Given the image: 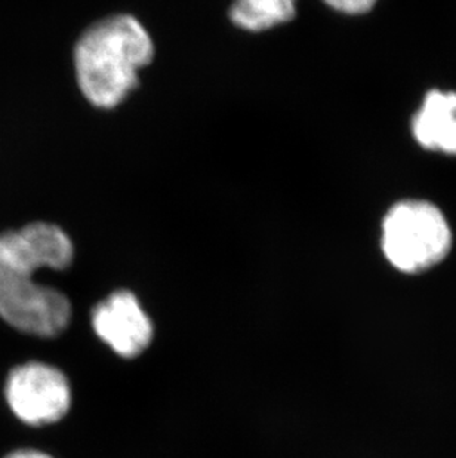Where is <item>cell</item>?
<instances>
[{
  "instance_id": "1",
  "label": "cell",
  "mask_w": 456,
  "mask_h": 458,
  "mask_svg": "<svg viewBox=\"0 0 456 458\" xmlns=\"http://www.w3.org/2000/svg\"><path fill=\"white\" fill-rule=\"evenodd\" d=\"M73 255V243L55 225L38 221L0 233V318L31 335H60L72 319V304L33 275L44 267L64 270Z\"/></svg>"
},
{
  "instance_id": "2",
  "label": "cell",
  "mask_w": 456,
  "mask_h": 458,
  "mask_svg": "<svg viewBox=\"0 0 456 458\" xmlns=\"http://www.w3.org/2000/svg\"><path fill=\"white\" fill-rule=\"evenodd\" d=\"M153 55L150 35L137 18H104L88 27L74 48L79 88L97 107H116L137 87L138 70Z\"/></svg>"
},
{
  "instance_id": "3",
  "label": "cell",
  "mask_w": 456,
  "mask_h": 458,
  "mask_svg": "<svg viewBox=\"0 0 456 458\" xmlns=\"http://www.w3.org/2000/svg\"><path fill=\"white\" fill-rule=\"evenodd\" d=\"M452 233L443 214L426 202H401L384 220V252L401 272L433 267L448 255Z\"/></svg>"
},
{
  "instance_id": "4",
  "label": "cell",
  "mask_w": 456,
  "mask_h": 458,
  "mask_svg": "<svg viewBox=\"0 0 456 458\" xmlns=\"http://www.w3.org/2000/svg\"><path fill=\"white\" fill-rule=\"evenodd\" d=\"M4 394L13 414L31 426L60 421L72 405L67 377L46 363L29 362L13 368Z\"/></svg>"
},
{
  "instance_id": "5",
  "label": "cell",
  "mask_w": 456,
  "mask_h": 458,
  "mask_svg": "<svg viewBox=\"0 0 456 458\" xmlns=\"http://www.w3.org/2000/svg\"><path fill=\"white\" fill-rule=\"evenodd\" d=\"M97 335L122 358L141 355L153 340V324L131 291L119 290L92 310Z\"/></svg>"
},
{
  "instance_id": "6",
  "label": "cell",
  "mask_w": 456,
  "mask_h": 458,
  "mask_svg": "<svg viewBox=\"0 0 456 458\" xmlns=\"http://www.w3.org/2000/svg\"><path fill=\"white\" fill-rule=\"evenodd\" d=\"M413 134L422 148L456 155V94L431 91L413 119Z\"/></svg>"
},
{
  "instance_id": "7",
  "label": "cell",
  "mask_w": 456,
  "mask_h": 458,
  "mask_svg": "<svg viewBox=\"0 0 456 458\" xmlns=\"http://www.w3.org/2000/svg\"><path fill=\"white\" fill-rule=\"evenodd\" d=\"M297 0H234L230 18L243 30L264 31L295 17Z\"/></svg>"
},
{
  "instance_id": "8",
  "label": "cell",
  "mask_w": 456,
  "mask_h": 458,
  "mask_svg": "<svg viewBox=\"0 0 456 458\" xmlns=\"http://www.w3.org/2000/svg\"><path fill=\"white\" fill-rule=\"evenodd\" d=\"M331 8L345 13H367L376 0H325Z\"/></svg>"
},
{
  "instance_id": "9",
  "label": "cell",
  "mask_w": 456,
  "mask_h": 458,
  "mask_svg": "<svg viewBox=\"0 0 456 458\" xmlns=\"http://www.w3.org/2000/svg\"><path fill=\"white\" fill-rule=\"evenodd\" d=\"M4 458H52L51 455L45 454V453H40V451L36 450H20L13 451L8 457Z\"/></svg>"
}]
</instances>
